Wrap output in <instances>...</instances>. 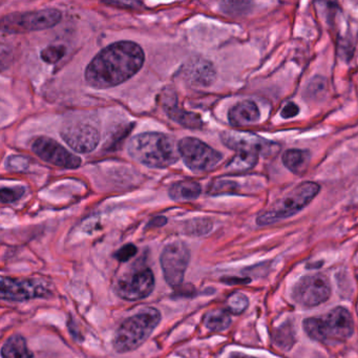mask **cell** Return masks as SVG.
<instances>
[{"mask_svg":"<svg viewBox=\"0 0 358 358\" xmlns=\"http://www.w3.org/2000/svg\"><path fill=\"white\" fill-rule=\"evenodd\" d=\"M228 284H244V282H249V278H225Z\"/></svg>","mask_w":358,"mask_h":358,"instance_id":"cell-29","label":"cell"},{"mask_svg":"<svg viewBox=\"0 0 358 358\" xmlns=\"http://www.w3.org/2000/svg\"><path fill=\"white\" fill-rule=\"evenodd\" d=\"M165 223H166V219H165V217H157V219H155L154 221L152 222V226H162L164 225Z\"/></svg>","mask_w":358,"mask_h":358,"instance_id":"cell-30","label":"cell"},{"mask_svg":"<svg viewBox=\"0 0 358 358\" xmlns=\"http://www.w3.org/2000/svg\"><path fill=\"white\" fill-rule=\"evenodd\" d=\"M66 51L64 45H51L41 52V58L47 64H56L66 55Z\"/></svg>","mask_w":358,"mask_h":358,"instance_id":"cell-24","label":"cell"},{"mask_svg":"<svg viewBox=\"0 0 358 358\" xmlns=\"http://www.w3.org/2000/svg\"><path fill=\"white\" fill-rule=\"evenodd\" d=\"M24 194V187L3 188L1 189V201L3 203H13L20 200Z\"/></svg>","mask_w":358,"mask_h":358,"instance_id":"cell-25","label":"cell"},{"mask_svg":"<svg viewBox=\"0 0 358 358\" xmlns=\"http://www.w3.org/2000/svg\"><path fill=\"white\" fill-rule=\"evenodd\" d=\"M257 155L236 154L228 164L227 169L232 173H242L255 167L259 160Z\"/></svg>","mask_w":358,"mask_h":358,"instance_id":"cell-22","label":"cell"},{"mask_svg":"<svg viewBox=\"0 0 358 358\" xmlns=\"http://www.w3.org/2000/svg\"><path fill=\"white\" fill-rule=\"evenodd\" d=\"M62 137L72 150L77 152H93L99 144L100 136L97 129L87 123H74L64 127Z\"/></svg>","mask_w":358,"mask_h":358,"instance_id":"cell-13","label":"cell"},{"mask_svg":"<svg viewBox=\"0 0 358 358\" xmlns=\"http://www.w3.org/2000/svg\"><path fill=\"white\" fill-rule=\"evenodd\" d=\"M320 186L314 182H303L293 188L280 200L274 202L269 208L259 213L257 217V225L267 226L278 223L282 220L293 217L310 204L320 192Z\"/></svg>","mask_w":358,"mask_h":358,"instance_id":"cell-5","label":"cell"},{"mask_svg":"<svg viewBox=\"0 0 358 358\" xmlns=\"http://www.w3.org/2000/svg\"><path fill=\"white\" fill-rule=\"evenodd\" d=\"M249 305V299L243 293L236 292L230 295L227 301V310L232 314H241L247 309Z\"/></svg>","mask_w":358,"mask_h":358,"instance_id":"cell-23","label":"cell"},{"mask_svg":"<svg viewBox=\"0 0 358 358\" xmlns=\"http://www.w3.org/2000/svg\"><path fill=\"white\" fill-rule=\"evenodd\" d=\"M32 150L45 162L60 169H78L81 164L79 157L69 152L62 144L51 138H37L33 142Z\"/></svg>","mask_w":358,"mask_h":358,"instance_id":"cell-11","label":"cell"},{"mask_svg":"<svg viewBox=\"0 0 358 358\" xmlns=\"http://www.w3.org/2000/svg\"><path fill=\"white\" fill-rule=\"evenodd\" d=\"M311 160V155L308 150H288L282 155L285 166L295 175H301L307 169Z\"/></svg>","mask_w":358,"mask_h":358,"instance_id":"cell-16","label":"cell"},{"mask_svg":"<svg viewBox=\"0 0 358 358\" xmlns=\"http://www.w3.org/2000/svg\"><path fill=\"white\" fill-rule=\"evenodd\" d=\"M144 58L143 50L133 41L113 43L90 62L85 70V81L96 90L122 85L141 70Z\"/></svg>","mask_w":358,"mask_h":358,"instance_id":"cell-1","label":"cell"},{"mask_svg":"<svg viewBox=\"0 0 358 358\" xmlns=\"http://www.w3.org/2000/svg\"><path fill=\"white\" fill-rule=\"evenodd\" d=\"M204 326L213 332H222V331L227 330L231 324V316L228 310L215 309L207 312L205 314Z\"/></svg>","mask_w":358,"mask_h":358,"instance_id":"cell-19","label":"cell"},{"mask_svg":"<svg viewBox=\"0 0 358 358\" xmlns=\"http://www.w3.org/2000/svg\"><path fill=\"white\" fill-rule=\"evenodd\" d=\"M108 6H116V7H127L131 9H139L140 7H143L142 3H104Z\"/></svg>","mask_w":358,"mask_h":358,"instance_id":"cell-28","label":"cell"},{"mask_svg":"<svg viewBox=\"0 0 358 358\" xmlns=\"http://www.w3.org/2000/svg\"><path fill=\"white\" fill-rule=\"evenodd\" d=\"M273 341L278 347L290 350L295 343V332L293 326L289 322L280 326L274 331Z\"/></svg>","mask_w":358,"mask_h":358,"instance_id":"cell-21","label":"cell"},{"mask_svg":"<svg viewBox=\"0 0 358 358\" xmlns=\"http://www.w3.org/2000/svg\"><path fill=\"white\" fill-rule=\"evenodd\" d=\"M47 295V289L33 280L11 278L0 280V296L5 301H24Z\"/></svg>","mask_w":358,"mask_h":358,"instance_id":"cell-14","label":"cell"},{"mask_svg":"<svg viewBox=\"0 0 358 358\" xmlns=\"http://www.w3.org/2000/svg\"><path fill=\"white\" fill-rule=\"evenodd\" d=\"M62 20V13L56 9L14 13L5 16L1 22L3 32L22 33L53 28Z\"/></svg>","mask_w":358,"mask_h":358,"instance_id":"cell-6","label":"cell"},{"mask_svg":"<svg viewBox=\"0 0 358 358\" xmlns=\"http://www.w3.org/2000/svg\"><path fill=\"white\" fill-rule=\"evenodd\" d=\"M178 148L186 166L194 173L211 171L223 158L219 152L196 138L180 140Z\"/></svg>","mask_w":358,"mask_h":358,"instance_id":"cell-7","label":"cell"},{"mask_svg":"<svg viewBox=\"0 0 358 358\" xmlns=\"http://www.w3.org/2000/svg\"><path fill=\"white\" fill-rule=\"evenodd\" d=\"M155 289V275L150 268H144L117 282L116 293L127 301H141L152 294Z\"/></svg>","mask_w":358,"mask_h":358,"instance_id":"cell-12","label":"cell"},{"mask_svg":"<svg viewBox=\"0 0 358 358\" xmlns=\"http://www.w3.org/2000/svg\"><path fill=\"white\" fill-rule=\"evenodd\" d=\"M166 110L167 114L169 115L171 119L177 121L180 124L184 125V127L198 129V127H201V125H202V121H201L200 117L198 115L183 112L178 106H166Z\"/></svg>","mask_w":358,"mask_h":358,"instance_id":"cell-20","label":"cell"},{"mask_svg":"<svg viewBox=\"0 0 358 358\" xmlns=\"http://www.w3.org/2000/svg\"><path fill=\"white\" fill-rule=\"evenodd\" d=\"M299 113V106H297L296 104L290 102V103L284 106V108L282 110V113H280V116L284 119H290L293 118V117L297 116Z\"/></svg>","mask_w":358,"mask_h":358,"instance_id":"cell-27","label":"cell"},{"mask_svg":"<svg viewBox=\"0 0 358 358\" xmlns=\"http://www.w3.org/2000/svg\"><path fill=\"white\" fill-rule=\"evenodd\" d=\"M161 313L148 307L125 320L116 331L113 341L118 353H127L143 345L160 324Z\"/></svg>","mask_w":358,"mask_h":358,"instance_id":"cell-3","label":"cell"},{"mask_svg":"<svg viewBox=\"0 0 358 358\" xmlns=\"http://www.w3.org/2000/svg\"><path fill=\"white\" fill-rule=\"evenodd\" d=\"M1 355L3 358H33L26 339L20 334L12 335L7 339L1 349Z\"/></svg>","mask_w":358,"mask_h":358,"instance_id":"cell-17","label":"cell"},{"mask_svg":"<svg viewBox=\"0 0 358 358\" xmlns=\"http://www.w3.org/2000/svg\"><path fill=\"white\" fill-rule=\"evenodd\" d=\"M200 184L194 181H181L173 184L169 189V196L178 202L196 200L200 196Z\"/></svg>","mask_w":358,"mask_h":358,"instance_id":"cell-18","label":"cell"},{"mask_svg":"<svg viewBox=\"0 0 358 358\" xmlns=\"http://www.w3.org/2000/svg\"><path fill=\"white\" fill-rule=\"evenodd\" d=\"M303 328L310 338L320 343L345 341L353 335L354 320L345 308L336 307L324 317L306 318Z\"/></svg>","mask_w":358,"mask_h":358,"instance_id":"cell-4","label":"cell"},{"mask_svg":"<svg viewBox=\"0 0 358 358\" xmlns=\"http://www.w3.org/2000/svg\"><path fill=\"white\" fill-rule=\"evenodd\" d=\"M138 249L135 245L133 244H127L124 245V246L121 247L118 251H117L116 255H115V257L118 259L119 262H124L129 261L131 257H135L137 255Z\"/></svg>","mask_w":358,"mask_h":358,"instance_id":"cell-26","label":"cell"},{"mask_svg":"<svg viewBox=\"0 0 358 358\" xmlns=\"http://www.w3.org/2000/svg\"><path fill=\"white\" fill-rule=\"evenodd\" d=\"M224 145L236 152V154H252L257 156H273L278 152V145L268 141L255 134L245 131H227L221 134Z\"/></svg>","mask_w":358,"mask_h":358,"instance_id":"cell-10","label":"cell"},{"mask_svg":"<svg viewBox=\"0 0 358 358\" xmlns=\"http://www.w3.org/2000/svg\"><path fill=\"white\" fill-rule=\"evenodd\" d=\"M127 150L134 160L152 169L171 166L180 158L178 145L164 134H140L131 138Z\"/></svg>","mask_w":358,"mask_h":358,"instance_id":"cell-2","label":"cell"},{"mask_svg":"<svg viewBox=\"0 0 358 358\" xmlns=\"http://www.w3.org/2000/svg\"><path fill=\"white\" fill-rule=\"evenodd\" d=\"M291 295L293 301L303 307H316L330 297V282L322 274L306 275L293 286Z\"/></svg>","mask_w":358,"mask_h":358,"instance_id":"cell-9","label":"cell"},{"mask_svg":"<svg viewBox=\"0 0 358 358\" xmlns=\"http://www.w3.org/2000/svg\"><path fill=\"white\" fill-rule=\"evenodd\" d=\"M261 117L259 108L252 101L236 104L228 113V120L232 127H246L257 122Z\"/></svg>","mask_w":358,"mask_h":358,"instance_id":"cell-15","label":"cell"},{"mask_svg":"<svg viewBox=\"0 0 358 358\" xmlns=\"http://www.w3.org/2000/svg\"><path fill=\"white\" fill-rule=\"evenodd\" d=\"M229 358H255L242 353H232Z\"/></svg>","mask_w":358,"mask_h":358,"instance_id":"cell-31","label":"cell"},{"mask_svg":"<svg viewBox=\"0 0 358 358\" xmlns=\"http://www.w3.org/2000/svg\"><path fill=\"white\" fill-rule=\"evenodd\" d=\"M163 275L169 286H180L190 262V251L182 242H173L163 249L160 257Z\"/></svg>","mask_w":358,"mask_h":358,"instance_id":"cell-8","label":"cell"}]
</instances>
